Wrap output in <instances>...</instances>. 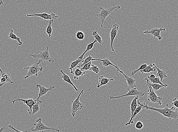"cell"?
I'll list each match as a JSON object with an SVG mask.
<instances>
[{
    "instance_id": "obj_1",
    "label": "cell",
    "mask_w": 178,
    "mask_h": 132,
    "mask_svg": "<svg viewBox=\"0 0 178 132\" xmlns=\"http://www.w3.org/2000/svg\"><path fill=\"white\" fill-rule=\"evenodd\" d=\"M169 105L168 104L166 105L164 108L158 109L156 108L153 107H149L148 106L147 104L144 107L147 110H150L153 111L158 112L161 114L164 117H167L169 120L177 119L178 118V112L176 111V108L175 107H172L170 109L168 107Z\"/></svg>"
},
{
    "instance_id": "obj_2",
    "label": "cell",
    "mask_w": 178,
    "mask_h": 132,
    "mask_svg": "<svg viewBox=\"0 0 178 132\" xmlns=\"http://www.w3.org/2000/svg\"><path fill=\"white\" fill-rule=\"evenodd\" d=\"M120 5L118 6H114L108 9H104L102 7H100V12L98 14L96 15V16L99 19L101 22V28H103V24L106 19L110 14H111L113 11H117L118 10H120Z\"/></svg>"
},
{
    "instance_id": "obj_3",
    "label": "cell",
    "mask_w": 178,
    "mask_h": 132,
    "mask_svg": "<svg viewBox=\"0 0 178 132\" xmlns=\"http://www.w3.org/2000/svg\"><path fill=\"white\" fill-rule=\"evenodd\" d=\"M29 56L31 57H33V58L40 59L42 61V62L44 63H46L47 61L53 63L57 60V59H54L51 57L48 46H47L46 50L41 52L38 54H33H33H30Z\"/></svg>"
},
{
    "instance_id": "obj_4",
    "label": "cell",
    "mask_w": 178,
    "mask_h": 132,
    "mask_svg": "<svg viewBox=\"0 0 178 132\" xmlns=\"http://www.w3.org/2000/svg\"><path fill=\"white\" fill-rule=\"evenodd\" d=\"M41 63H43L42 61L39 59L38 62L33 64L31 66L27 67L25 69H27L28 72L24 79H26L29 77L33 76H38V73L39 72H42L43 70V67L41 65Z\"/></svg>"
},
{
    "instance_id": "obj_5",
    "label": "cell",
    "mask_w": 178,
    "mask_h": 132,
    "mask_svg": "<svg viewBox=\"0 0 178 132\" xmlns=\"http://www.w3.org/2000/svg\"><path fill=\"white\" fill-rule=\"evenodd\" d=\"M84 92V90H82L76 99L72 101V114L73 117H75L76 115L83 107V105L80 102V99L82 94H83Z\"/></svg>"
},
{
    "instance_id": "obj_6",
    "label": "cell",
    "mask_w": 178,
    "mask_h": 132,
    "mask_svg": "<svg viewBox=\"0 0 178 132\" xmlns=\"http://www.w3.org/2000/svg\"><path fill=\"white\" fill-rule=\"evenodd\" d=\"M34 127H33L31 128V131L33 132H37L39 131L43 132L45 130L55 131L57 132H60V131L58 129L53 128L47 126L42 122V119L39 118L36 120V123L33 124Z\"/></svg>"
},
{
    "instance_id": "obj_7",
    "label": "cell",
    "mask_w": 178,
    "mask_h": 132,
    "mask_svg": "<svg viewBox=\"0 0 178 132\" xmlns=\"http://www.w3.org/2000/svg\"><path fill=\"white\" fill-rule=\"evenodd\" d=\"M148 86L149 87V89L148 91V101L153 103L156 104L161 106L162 104L161 101L163 99L158 96L150 86Z\"/></svg>"
},
{
    "instance_id": "obj_8",
    "label": "cell",
    "mask_w": 178,
    "mask_h": 132,
    "mask_svg": "<svg viewBox=\"0 0 178 132\" xmlns=\"http://www.w3.org/2000/svg\"><path fill=\"white\" fill-rule=\"evenodd\" d=\"M47 9H46V11L43 13H35V14H27V17H41V18L45 20H52L54 21V20L56 19L59 17V15H56L54 13H51L50 14H48L46 13V11Z\"/></svg>"
},
{
    "instance_id": "obj_9",
    "label": "cell",
    "mask_w": 178,
    "mask_h": 132,
    "mask_svg": "<svg viewBox=\"0 0 178 132\" xmlns=\"http://www.w3.org/2000/svg\"><path fill=\"white\" fill-rule=\"evenodd\" d=\"M145 94V93L141 92L136 89V88L128 90V92L124 95L118 96H109L110 99H116L124 97L132 96H143Z\"/></svg>"
},
{
    "instance_id": "obj_10",
    "label": "cell",
    "mask_w": 178,
    "mask_h": 132,
    "mask_svg": "<svg viewBox=\"0 0 178 132\" xmlns=\"http://www.w3.org/2000/svg\"><path fill=\"white\" fill-rule=\"evenodd\" d=\"M17 101H21L23 102V103L25 104H26L28 107L27 112L29 115H32L33 113V110H32V108L35 104L36 103L35 99H22L19 98L18 99L13 100L12 101L13 104H15V102Z\"/></svg>"
},
{
    "instance_id": "obj_11",
    "label": "cell",
    "mask_w": 178,
    "mask_h": 132,
    "mask_svg": "<svg viewBox=\"0 0 178 132\" xmlns=\"http://www.w3.org/2000/svg\"><path fill=\"white\" fill-rule=\"evenodd\" d=\"M36 88L39 89V92L38 93V97L37 99H35L36 102H37V101H39L40 98L41 97L45 95L49 91L51 90L52 89L55 88V86H50V87L48 88H46L45 86H43V85L37 84L36 85Z\"/></svg>"
},
{
    "instance_id": "obj_12",
    "label": "cell",
    "mask_w": 178,
    "mask_h": 132,
    "mask_svg": "<svg viewBox=\"0 0 178 132\" xmlns=\"http://www.w3.org/2000/svg\"><path fill=\"white\" fill-rule=\"evenodd\" d=\"M137 104L139 105V106L136 107V110H135L134 113L133 115H132V118H130V119L129 122L125 124V126H127V125H130L131 124H134V122L133 120L134 119L135 117H136V116L137 115L140 111H141L142 109L144 108L146 105L147 104H146L145 102H144L143 104H141L140 102V101H139V99L137 100Z\"/></svg>"
},
{
    "instance_id": "obj_13",
    "label": "cell",
    "mask_w": 178,
    "mask_h": 132,
    "mask_svg": "<svg viewBox=\"0 0 178 132\" xmlns=\"http://www.w3.org/2000/svg\"><path fill=\"white\" fill-rule=\"evenodd\" d=\"M165 28H154L151 29L149 31L145 30L143 33L144 34H150L154 36V38H155L156 37L158 38L159 41H161L162 38V37L160 36V33L161 31H165Z\"/></svg>"
},
{
    "instance_id": "obj_14",
    "label": "cell",
    "mask_w": 178,
    "mask_h": 132,
    "mask_svg": "<svg viewBox=\"0 0 178 132\" xmlns=\"http://www.w3.org/2000/svg\"><path fill=\"white\" fill-rule=\"evenodd\" d=\"M119 28V25H117V24H114L112 26L111 30V31H110V33L111 46L112 52L114 51V49L113 46V42L117 34V32Z\"/></svg>"
},
{
    "instance_id": "obj_15",
    "label": "cell",
    "mask_w": 178,
    "mask_h": 132,
    "mask_svg": "<svg viewBox=\"0 0 178 132\" xmlns=\"http://www.w3.org/2000/svg\"><path fill=\"white\" fill-rule=\"evenodd\" d=\"M121 74H122L124 76L126 81H127L128 90L136 88V80L132 77H128V76L124 74L123 71H122Z\"/></svg>"
},
{
    "instance_id": "obj_16",
    "label": "cell",
    "mask_w": 178,
    "mask_h": 132,
    "mask_svg": "<svg viewBox=\"0 0 178 132\" xmlns=\"http://www.w3.org/2000/svg\"><path fill=\"white\" fill-rule=\"evenodd\" d=\"M92 61H101V62H102V65H103L104 67H107L109 65H111V66H113L114 67L116 68L118 71H119L120 72V73H121L122 71V70H120L119 69V68L117 66H115L114 64H112L110 60L109 59L107 58H105L104 59H95V58H92Z\"/></svg>"
},
{
    "instance_id": "obj_17",
    "label": "cell",
    "mask_w": 178,
    "mask_h": 132,
    "mask_svg": "<svg viewBox=\"0 0 178 132\" xmlns=\"http://www.w3.org/2000/svg\"><path fill=\"white\" fill-rule=\"evenodd\" d=\"M85 54L83 53L80 57H78L77 59H76V60L73 61L71 62L70 64V67L68 68V69H69L70 70V73L71 74H73V69L76 66H77V65L80 62H82L83 60L85 59L84 56L85 55Z\"/></svg>"
},
{
    "instance_id": "obj_18",
    "label": "cell",
    "mask_w": 178,
    "mask_h": 132,
    "mask_svg": "<svg viewBox=\"0 0 178 132\" xmlns=\"http://www.w3.org/2000/svg\"><path fill=\"white\" fill-rule=\"evenodd\" d=\"M60 72H61L62 74V76H61V78H62L64 82L67 83L69 84L72 85V86L74 88L75 90L76 91H78L79 90L77 89V88L76 87V86H75L73 83L72 82L71 80L70 77H69V76L66 74H65L62 70H60Z\"/></svg>"
},
{
    "instance_id": "obj_19",
    "label": "cell",
    "mask_w": 178,
    "mask_h": 132,
    "mask_svg": "<svg viewBox=\"0 0 178 132\" xmlns=\"http://www.w3.org/2000/svg\"><path fill=\"white\" fill-rule=\"evenodd\" d=\"M114 80V78L109 79V78L104 77L103 76H100L99 77V83H97V88H99L101 86L108 85L110 81H113Z\"/></svg>"
},
{
    "instance_id": "obj_20",
    "label": "cell",
    "mask_w": 178,
    "mask_h": 132,
    "mask_svg": "<svg viewBox=\"0 0 178 132\" xmlns=\"http://www.w3.org/2000/svg\"><path fill=\"white\" fill-rule=\"evenodd\" d=\"M9 37L8 38H11L13 40H15L18 42V43L16 44V45H18V46H21L22 45V42H21L20 38L17 36L16 34L14 33V30L12 28L10 29V33L8 34Z\"/></svg>"
},
{
    "instance_id": "obj_21",
    "label": "cell",
    "mask_w": 178,
    "mask_h": 132,
    "mask_svg": "<svg viewBox=\"0 0 178 132\" xmlns=\"http://www.w3.org/2000/svg\"><path fill=\"white\" fill-rule=\"evenodd\" d=\"M154 67H155L156 70H157V73H156V75H157L158 77L160 78V81L162 83V81L164 78H167L168 76L166 74L164 70H162L158 68L155 65V63L152 64Z\"/></svg>"
},
{
    "instance_id": "obj_22",
    "label": "cell",
    "mask_w": 178,
    "mask_h": 132,
    "mask_svg": "<svg viewBox=\"0 0 178 132\" xmlns=\"http://www.w3.org/2000/svg\"><path fill=\"white\" fill-rule=\"evenodd\" d=\"M147 84L148 86H150L151 88H152V90L153 91H157L160 90L162 87H164V88H166L168 87V85L167 84H165L164 85H161L158 84L153 83H152L148 81H146Z\"/></svg>"
},
{
    "instance_id": "obj_23",
    "label": "cell",
    "mask_w": 178,
    "mask_h": 132,
    "mask_svg": "<svg viewBox=\"0 0 178 132\" xmlns=\"http://www.w3.org/2000/svg\"><path fill=\"white\" fill-rule=\"evenodd\" d=\"M139 98V96H136V97H135L134 99L132 100V102H131L130 105V109H131V117L132 116L134 113L135 111V110L137 107L139 105L137 104V100Z\"/></svg>"
},
{
    "instance_id": "obj_24",
    "label": "cell",
    "mask_w": 178,
    "mask_h": 132,
    "mask_svg": "<svg viewBox=\"0 0 178 132\" xmlns=\"http://www.w3.org/2000/svg\"><path fill=\"white\" fill-rule=\"evenodd\" d=\"M85 74V72L82 71L78 68L76 69L74 71H73V74L74 75V79L78 80L79 77L83 76V75Z\"/></svg>"
},
{
    "instance_id": "obj_25",
    "label": "cell",
    "mask_w": 178,
    "mask_h": 132,
    "mask_svg": "<svg viewBox=\"0 0 178 132\" xmlns=\"http://www.w3.org/2000/svg\"><path fill=\"white\" fill-rule=\"evenodd\" d=\"M156 70V69L155 68V67H153L152 64H151L147 66L145 69L140 70V72H141L142 74H143L144 73H152V72H155Z\"/></svg>"
},
{
    "instance_id": "obj_26",
    "label": "cell",
    "mask_w": 178,
    "mask_h": 132,
    "mask_svg": "<svg viewBox=\"0 0 178 132\" xmlns=\"http://www.w3.org/2000/svg\"><path fill=\"white\" fill-rule=\"evenodd\" d=\"M53 20H49V22L47 21L48 23V25L46 29V33L47 34L49 38H50V37H51L52 32H53V29L52 27V24L53 23Z\"/></svg>"
},
{
    "instance_id": "obj_27",
    "label": "cell",
    "mask_w": 178,
    "mask_h": 132,
    "mask_svg": "<svg viewBox=\"0 0 178 132\" xmlns=\"http://www.w3.org/2000/svg\"><path fill=\"white\" fill-rule=\"evenodd\" d=\"M0 72H1V77H5L9 81V83H10L11 84H13L14 83V82L11 79L10 73H6V72L3 71L2 69H1V68H0Z\"/></svg>"
},
{
    "instance_id": "obj_28",
    "label": "cell",
    "mask_w": 178,
    "mask_h": 132,
    "mask_svg": "<svg viewBox=\"0 0 178 132\" xmlns=\"http://www.w3.org/2000/svg\"><path fill=\"white\" fill-rule=\"evenodd\" d=\"M42 103V101L40 100L39 101H37L35 104L33 105L32 108V110H33V113L32 115L35 114L36 113L38 112L40 110V103Z\"/></svg>"
},
{
    "instance_id": "obj_29",
    "label": "cell",
    "mask_w": 178,
    "mask_h": 132,
    "mask_svg": "<svg viewBox=\"0 0 178 132\" xmlns=\"http://www.w3.org/2000/svg\"><path fill=\"white\" fill-rule=\"evenodd\" d=\"M92 58H93V57H92V56L89 55L88 57H87V58H85L83 60L82 62V63L81 64V65H80V66H77V67H78V68H81L83 67L84 65L89 63V62H90L91 61H92L91 60Z\"/></svg>"
},
{
    "instance_id": "obj_30",
    "label": "cell",
    "mask_w": 178,
    "mask_h": 132,
    "mask_svg": "<svg viewBox=\"0 0 178 132\" xmlns=\"http://www.w3.org/2000/svg\"><path fill=\"white\" fill-rule=\"evenodd\" d=\"M92 36L94 37L95 39L96 40L97 42H98L100 44H102V39L101 37H100V36L98 33L97 30H95V31L93 32V33H92Z\"/></svg>"
},
{
    "instance_id": "obj_31",
    "label": "cell",
    "mask_w": 178,
    "mask_h": 132,
    "mask_svg": "<svg viewBox=\"0 0 178 132\" xmlns=\"http://www.w3.org/2000/svg\"><path fill=\"white\" fill-rule=\"evenodd\" d=\"M92 61L89 62V63L86 64L81 68H78L80 70L84 72V70H86V71H88V70H91V66L92 65Z\"/></svg>"
},
{
    "instance_id": "obj_32",
    "label": "cell",
    "mask_w": 178,
    "mask_h": 132,
    "mask_svg": "<svg viewBox=\"0 0 178 132\" xmlns=\"http://www.w3.org/2000/svg\"><path fill=\"white\" fill-rule=\"evenodd\" d=\"M97 42V41L95 39L93 42L89 44V45H87L86 50H85L83 53L85 54L87 52H89L90 50H92V49H93L95 43Z\"/></svg>"
},
{
    "instance_id": "obj_33",
    "label": "cell",
    "mask_w": 178,
    "mask_h": 132,
    "mask_svg": "<svg viewBox=\"0 0 178 132\" xmlns=\"http://www.w3.org/2000/svg\"><path fill=\"white\" fill-rule=\"evenodd\" d=\"M76 37L80 41L83 40L85 37V35H84L83 32L81 31H78L76 33Z\"/></svg>"
},
{
    "instance_id": "obj_34",
    "label": "cell",
    "mask_w": 178,
    "mask_h": 132,
    "mask_svg": "<svg viewBox=\"0 0 178 132\" xmlns=\"http://www.w3.org/2000/svg\"><path fill=\"white\" fill-rule=\"evenodd\" d=\"M148 66L146 64H143L141 66H140V67L138 69H136V70H133L132 72V75H134L135 74L137 73L138 72H140V70H143L146 67Z\"/></svg>"
},
{
    "instance_id": "obj_35",
    "label": "cell",
    "mask_w": 178,
    "mask_h": 132,
    "mask_svg": "<svg viewBox=\"0 0 178 132\" xmlns=\"http://www.w3.org/2000/svg\"><path fill=\"white\" fill-rule=\"evenodd\" d=\"M146 81H149V82L152 83H156V84H160L161 85H164L160 81V78L159 77H155L152 80H150V81H148V80L145 79Z\"/></svg>"
},
{
    "instance_id": "obj_36",
    "label": "cell",
    "mask_w": 178,
    "mask_h": 132,
    "mask_svg": "<svg viewBox=\"0 0 178 132\" xmlns=\"http://www.w3.org/2000/svg\"><path fill=\"white\" fill-rule=\"evenodd\" d=\"M91 70L97 74H98L100 72V69L97 65H94L92 64L91 66Z\"/></svg>"
},
{
    "instance_id": "obj_37",
    "label": "cell",
    "mask_w": 178,
    "mask_h": 132,
    "mask_svg": "<svg viewBox=\"0 0 178 132\" xmlns=\"http://www.w3.org/2000/svg\"><path fill=\"white\" fill-rule=\"evenodd\" d=\"M144 127V124L140 121H138L135 125V128L137 130H141Z\"/></svg>"
},
{
    "instance_id": "obj_38",
    "label": "cell",
    "mask_w": 178,
    "mask_h": 132,
    "mask_svg": "<svg viewBox=\"0 0 178 132\" xmlns=\"http://www.w3.org/2000/svg\"><path fill=\"white\" fill-rule=\"evenodd\" d=\"M172 105L176 108H178V100L176 98H174L172 100Z\"/></svg>"
},
{
    "instance_id": "obj_39",
    "label": "cell",
    "mask_w": 178,
    "mask_h": 132,
    "mask_svg": "<svg viewBox=\"0 0 178 132\" xmlns=\"http://www.w3.org/2000/svg\"><path fill=\"white\" fill-rule=\"evenodd\" d=\"M8 127H9V129H11V130H13L14 131L16 132H24L23 131H19L17 129H16L14 127V126H13L12 125H10L8 126ZM25 132H27V131H26Z\"/></svg>"
},
{
    "instance_id": "obj_40",
    "label": "cell",
    "mask_w": 178,
    "mask_h": 132,
    "mask_svg": "<svg viewBox=\"0 0 178 132\" xmlns=\"http://www.w3.org/2000/svg\"><path fill=\"white\" fill-rule=\"evenodd\" d=\"M5 130V127H2L0 129V132H3L4 130Z\"/></svg>"
},
{
    "instance_id": "obj_41",
    "label": "cell",
    "mask_w": 178,
    "mask_h": 132,
    "mask_svg": "<svg viewBox=\"0 0 178 132\" xmlns=\"http://www.w3.org/2000/svg\"><path fill=\"white\" fill-rule=\"evenodd\" d=\"M4 4V2H3V1H2V0H1V1H0V7L1 6V5H2V4Z\"/></svg>"
}]
</instances>
